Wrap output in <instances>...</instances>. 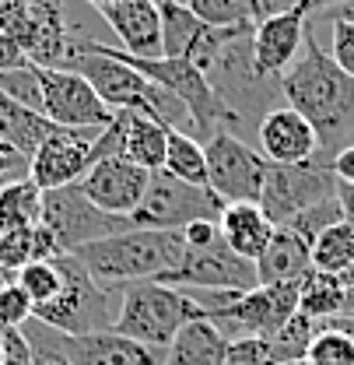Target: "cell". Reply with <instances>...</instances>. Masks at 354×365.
<instances>
[{"instance_id": "cell-2", "label": "cell", "mask_w": 354, "mask_h": 365, "mask_svg": "<svg viewBox=\"0 0 354 365\" xmlns=\"http://www.w3.org/2000/svg\"><path fill=\"white\" fill-rule=\"evenodd\" d=\"M186 257L182 232L162 228H127L74 250V260L91 274L95 284L109 292H123L137 281H162Z\"/></svg>"}, {"instance_id": "cell-21", "label": "cell", "mask_w": 354, "mask_h": 365, "mask_svg": "<svg viewBox=\"0 0 354 365\" xmlns=\"http://www.w3.org/2000/svg\"><path fill=\"white\" fill-rule=\"evenodd\" d=\"M218 228H222V239L228 242V250H235L239 257L246 260H260L264 250L270 246L277 225L266 218V211L256 204V200H239V204H224L222 218H218Z\"/></svg>"}, {"instance_id": "cell-16", "label": "cell", "mask_w": 354, "mask_h": 365, "mask_svg": "<svg viewBox=\"0 0 354 365\" xmlns=\"http://www.w3.org/2000/svg\"><path fill=\"white\" fill-rule=\"evenodd\" d=\"M309 18L291 7L284 14H270L264 21H253V63L266 78H284V71L302 56L306 49Z\"/></svg>"}, {"instance_id": "cell-17", "label": "cell", "mask_w": 354, "mask_h": 365, "mask_svg": "<svg viewBox=\"0 0 354 365\" xmlns=\"http://www.w3.org/2000/svg\"><path fill=\"white\" fill-rule=\"evenodd\" d=\"M256 148L266 162L295 165V162H309L319 155V137L302 113H295L291 106H277L256 127Z\"/></svg>"}, {"instance_id": "cell-23", "label": "cell", "mask_w": 354, "mask_h": 365, "mask_svg": "<svg viewBox=\"0 0 354 365\" xmlns=\"http://www.w3.org/2000/svg\"><path fill=\"white\" fill-rule=\"evenodd\" d=\"M228 337L207 317L186 323L176 334V341L165 348V365H224Z\"/></svg>"}, {"instance_id": "cell-29", "label": "cell", "mask_w": 354, "mask_h": 365, "mask_svg": "<svg viewBox=\"0 0 354 365\" xmlns=\"http://www.w3.org/2000/svg\"><path fill=\"white\" fill-rule=\"evenodd\" d=\"M165 173H172V176L182 182H193V186H207V155H204V140H197L189 130H169Z\"/></svg>"}, {"instance_id": "cell-8", "label": "cell", "mask_w": 354, "mask_h": 365, "mask_svg": "<svg viewBox=\"0 0 354 365\" xmlns=\"http://www.w3.org/2000/svg\"><path fill=\"white\" fill-rule=\"evenodd\" d=\"M224 200L211 186H193L176 180L172 173L158 169L151 173L140 207L130 215L133 228H162V232H182L193 222H218Z\"/></svg>"}, {"instance_id": "cell-11", "label": "cell", "mask_w": 354, "mask_h": 365, "mask_svg": "<svg viewBox=\"0 0 354 365\" xmlns=\"http://www.w3.org/2000/svg\"><path fill=\"white\" fill-rule=\"evenodd\" d=\"M102 127H53V134L39 144V151L28 158V180L39 190H60L85 180L95 158V140Z\"/></svg>"}, {"instance_id": "cell-42", "label": "cell", "mask_w": 354, "mask_h": 365, "mask_svg": "<svg viewBox=\"0 0 354 365\" xmlns=\"http://www.w3.org/2000/svg\"><path fill=\"white\" fill-rule=\"evenodd\" d=\"M18 67H28V56L7 32H0V71H18Z\"/></svg>"}, {"instance_id": "cell-6", "label": "cell", "mask_w": 354, "mask_h": 365, "mask_svg": "<svg viewBox=\"0 0 354 365\" xmlns=\"http://www.w3.org/2000/svg\"><path fill=\"white\" fill-rule=\"evenodd\" d=\"M207 81L224 106L242 120V127H253V130L260 127V120L270 109H277V98H284L281 78H266L253 63V25L242 29L218 53L214 67L207 71Z\"/></svg>"}, {"instance_id": "cell-52", "label": "cell", "mask_w": 354, "mask_h": 365, "mask_svg": "<svg viewBox=\"0 0 354 365\" xmlns=\"http://www.w3.org/2000/svg\"><path fill=\"white\" fill-rule=\"evenodd\" d=\"M340 281H344V288H351V284H354V264L344 274H340Z\"/></svg>"}, {"instance_id": "cell-31", "label": "cell", "mask_w": 354, "mask_h": 365, "mask_svg": "<svg viewBox=\"0 0 354 365\" xmlns=\"http://www.w3.org/2000/svg\"><path fill=\"white\" fill-rule=\"evenodd\" d=\"M312 334H316V319L306 317V313H295V317L266 341V344H270V362H281V365L302 362L306 351H309Z\"/></svg>"}, {"instance_id": "cell-43", "label": "cell", "mask_w": 354, "mask_h": 365, "mask_svg": "<svg viewBox=\"0 0 354 365\" xmlns=\"http://www.w3.org/2000/svg\"><path fill=\"white\" fill-rule=\"evenodd\" d=\"M21 169L28 173V158H25L21 151H14L11 144L0 140V180H7L11 173H21Z\"/></svg>"}, {"instance_id": "cell-55", "label": "cell", "mask_w": 354, "mask_h": 365, "mask_svg": "<svg viewBox=\"0 0 354 365\" xmlns=\"http://www.w3.org/2000/svg\"><path fill=\"white\" fill-rule=\"evenodd\" d=\"M266 365H281V362H266Z\"/></svg>"}, {"instance_id": "cell-46", "label": "cell", "mask_w": 354, "mask_h": 365, "mask_svg": "<svg viewBox=\"0 0 354 365\" xmlns=\"http://www.w3.org/2000/svg\"><path fill=\"white\" fill-rule=\"evenodd\" d=\"M28 0H0V32H11L14 21L25 14Z\"/></svg>"}, {"instance_id": "cell-4", "label": "cell", "mask_w": 354, "mask_h": 365, "mask_svg": "<svg viewBox=\"0 0 354 365\" xmlns=\"http://www.w3.org/2000/svg\"><path fill=\"white\" fill-rule=\"evenodd\" d=\"M116 53H120L123 63H130L137 74H144L151 85L165 88L186 106L197 140H211L218 130H228L235 137H239V130H246L242 120L218 98V91L211 88L207 74L197 71L189 60H169V56H162V60H137V56H127L120 46H116Z\"/></svg>"}, {"instance_id": "cell-22", "label": "cell", "mask_w": 354, "mask_h": 365, "mask_svg": "<svg viewBox=\"0 0 354 365\" xmlns=\"http://www.w3.org/2000/svg\"><path fill=\"white\" fill-rule=\"evenodd\" d=\"M312 271V242L302 239L295 228L277 225L270 246L256 260V277L260 284H277V281H302Z\"/></svg>"}, {"instance_id": "cell-26", "label": "cell", "mask_w": 354, "mask_h": 365, "mask_svg": "<svg viewBox=\"0 0 354 365\" xmlns=\"http://www.w3.org/2000/svg\"><path fill=\"white\" fill-rule=\"evenodd\" d=\"M344 281L340 274H326L312 267L306 277H302V292H298V313L312 317L316 323L330 317H340L344 313Z\"/></svg>"}, {"instance_id": "cell-36", "label": "cell", "mask_w": 354, "mask_h": 365, "mask_svg": "<svg viewBox=\"0 0 354 365\" xmlns=\"http://www.w3.org/2000/svg\"><path fill=\"white\" fill-rule=\"evenodd\" d=\"M36 313V302L28 299V292L18 281H4L0 284V327H25Z\"/></svg>"}, {"instance_id": "cell-1", "label": "cell", "mask_w": 354, "mask_h": 365, "mask_svg": "<svg viewBox=\"0 0 354 365\" xmlns=\"http://www.w3.org/2000/svg\"><path fill=\"white\" fill-rule=\"evenodd\" d=\"M284 106L302 113L319 137V155L333 162V155L351 144L354 134V78L344 74L333 56L319 46L316 32H306L302 56L281 78Z\"/></svg>"}, {"instance_id": "cell-3", "label": "cell", "mask_w": 354, "mask_h": 365, "mask_svg": "<svg viewBox=\"0 0 354 365\" xmlns=\"http://www.w3.org/2000/svg\"><path fill=\"white\" fill-rule=\"evenodd\" d=\"M200 317H204V309L182 288L162 284V281H137L120 292L113 330L165 351L176 341L179 330Z\"/></svg>"}, {"instance_id": "cell-44", "label": "cell", "mask_w": 354, "mask_h": 365, "mask_svg": "<svg viewBox=\"0 0 354 365\" xmlns=\"http://www.w3.org/2000/svg\"><path fill=\"white\" fill-rule=\"evenodd\" d=\"M330 165H333V176H337L340 182H354V140L351 144H344V148L333 155Z\"/></svg>"}, {"instance_id": "cell-48", "label": "cell", "mask_w": 354, "mask_h": 365, "mask_svg": "<svg viewBox=\"0 0 354 365\" xmlns=\"http://www.w3.org/2000/svg\"><path fill=\"white\" fill-rule=\"evenodd\" d=\"M337 204L344 211V218L354 222V182H340L337 180Z\"/></svg>"}, {"instance_id": "cell-12", "label": "cell", "mask_w": 354, "mask_h": 365, "mask_svg": "<svg viewBox=\"0 0 354 365\" xmlns=\"http://www.w3.org/2000/svg\"><path fill=\"white\" fill-rule=\"evenodd\" d=\"M162 284L172 288H204V292H249L260 284L256 264L239 257L235 250H228V242L218 239L211 246H186V257L172 274L162 277Z\"/></svg>"}, {"instance_id": "cell-34", "label": "cell", "mask_w": 354, "mask_h": 365, "mask_svg": "<svg viewBox=\"0 0 354 365\" xmlns=\"http://www.w3.org/2000/svg\"><path fill=\"white\" fill-rule=\"evenodd\" d=\"M21 330L32 344V365H71L67 351H63V334L60 330L46 327L39 319H28Z\"/></svg>"}, {"instance_id": "cell-9", "label": "cell", "mask_w": 354, "mask_h": 365, "mask_svg": "<svg viewBox=\"0 0 354 365\" xmlns=\"http://www.w3.org/2000/svg\"><path fill=\"white\" fill-rule=\"evenodd\" d=\"M43 225L53 232L60 253H74V250L98 242L105 235L127 232V228H133V222L95 207L81 193V186L74 182V186H60V190L43 193Z\"/></svg>"}, {"instance_id": "cell-20", "label": "cell", "mask_w": 354, "mask_h": 365, "mask_svg": "<svg viewBox=\"0 0 354 365\" xmlns=\"http://www.w3.org/2000/svg\"><path fill=\"white\" fill-rule=\"evenodd\" d=\"M116 130H120V158H127L133 165L158 173L165 169V148H169V130L162 120L137 113V109H120L113 116Z\"/></svg>"}, {"instance_id": "cell-27", "label": "cell", "mask_w": 354, "mask_h": 365, "mask_svg": "<svg viewBox=\"0 0 354 365\" xmlns=\"http://www.w3.org/2000/svg\"><path fill=\"white\" fill-rule=\"evenodd\" d=\"M354 264V222L340 218L312 239V267L326 274H344Z\"/></svg>"}, {"instance_id": "cell-47", "label": "cell", "mask_w": 354, "mask_h": 365, "mask_svg": "<svg viewBox=\"0 0 354 365\" xmlns=\"http://www.w3.org/2000/svg\"><path fill=\"white\" fill-rule=\"evenodd\" d=\"M316 18H323V21H351L354 25V0H340V4H333L330 11H323Z\"/></svg>"}, {"instance_id": "cell-10", "label": "cell", "mask_w": 354, "mask_h": 365, "mask_svg": "<svg viewBox=\"0 0 354 365\" xmlns=\"http://www.w3.org/2000/svg\"><path fill=\"white\" fill-rule=\"evenodd\" d=\"M204 155H207V186L224 204L239 200L260 204L266 180V158L260 155V148L246 144L242 137L228 130H218L211 140H204Z\"/></svg>"}, {"instance_id": "cell-37", "label": "cell", "mask_w": 354, "mask_h": 365, "mask_svg": "<svg viewBox=\"0 0 354 365\" xmlns=\"http://www.w3.org/2000/svg\"><path fill=\"white\" fill-rule=\"evenodd\" d=\"M344 218V211H340V204H337V197L333 200H326V204H319V207H312V211H306V215H298L295 222H288V228H295L302 239H316L319 232L326 225H333V222H340Z\"/></svg>"}, {"instance_id": "cell-30", "label": "cell", "mask_w": 354, "mask_h": 365, "mask_svg": "<svg viewBox=\"0 0 354 365\" xmlns=\"http://www.w3.org/2000/svg\"><path fill=\"white\" fill-rule=\"evenodd\" d=\"M309 365H354V334H348L340 323L323 319L316 323V334L306 351Z\"/></svg>"}, {"instance_id": "cell-28", "label": "cell", "mask_w": 354, "mask_h": 365, "mask_svg": "<svg viewBox=\"0 0 354 365\" xmlns=\"http://www.w3.org/2000/svg\"><path fill=\"white\" fill-rule=\"evenodd\" d=\"M200 32H204V21H200L182 0L162 4V56L186 60Z\"/></svg>"}, {"instance_id": "cell-19", "label": "cell", "mask_w": 354, "mask_h": 365, "mask_svg": "<svg viewBox=\"0 0 354 365\" xmlns=\"http://www.w3.org/2000/svg\"><path fill=\"white\" fill-rule=\"evenodd\" d=\"M63 351L71 365H165V351L123 337L116 330H98L85 337L63 334Z\"/></svg>"}, {"instance_id": "cell-15", "label": "cell", "mask_w": 354, "mask_h": 365, "mask_svg": "<svg viewBox=\"0 0 354 365\" xmlns=\"http://www.w3.org/2000/svg\"><path fill=\"white\" fill-rule=\"evenodd\" d=\"M147 180H151L147 169L113 155V158H98L78 186H81V193L95 207H102V211H109L116 218H130L133 211L140 207V200H144Z\"/></svg>"}, {"instance_id": "cell-41", "label": "cell", "mask_w": 354, "mask_h": 365, "mask_svg": "<svg viewBox=\"0 0 354 365\" xmlns=\"http://www.w3.org/2000/svg\"><path fill=\"white\" fill-rule=\"evenodd\" d=\"M182 239H186V246L200 250V246L218 242L222 239V228H218V222H193V225L182 228Z\"/></svg>"}, {"instance_id": "cell-40", "label": "cell", "mask_w": 354, "mask_h": 365, "mask_svg": "<svg viewBox=\"0 0 354 365\" xmlns=\"http://www.w3.org/2000/svg\"><path fill=\"white\" fill-rule=\"evenodd\" d=\"M4 341V365H32V344L21 327H0Z\"/></svg>"}, {"instance_id": "cell-32", "label": "cell", "mask_w": 354, "mask_h": 365, "mask_svg": "<svg viewBox=\"0 0 354 365\" xmlns=\"http://www.w3.org/2000/svg\"><path fill=\"white\" fill-rule=\"evenodd\" d=\"M14 281L28 292V299H32L36 306L49 302V299L63 288V274L56 267V257H53V260H32V264H25Z\"/></svg>"}, {"instance_id": "cell-51", "label": "cell", "mask_w": 354, "mask_h": 365, "mask_svg": "<svg viewBox=\"0 0 354 365\" xmlns=\"http://www.w3.org/2000/svg\"><path fill=\"white\" fill-rule=\"evenodd\" d=\"M88 7H95V11H105V7H116L120 0H85Z\"/></svg>"}, {"instance_id": "cell-14", "label": "cell", "mask_w": 354, "mask_h": 365, "mask_svg": "<svg viewBox=\"0 0 354 365\" xmlns=\"http://www.w3.org/2000/svg\"><path fill=\"white\" fill-rule=\"evenodd\" d=\"M7 36L21 46L32 67H60L74 43L67 4L63 0H28L25 14L14 21Z\"/></svg>"}, {"instance_id": "cell-13", "label": "cell", "mask_w": 354, "mask_h": 365, "mask_svg": "<svg viewBox=\"0 0 354 365\" xmlns=\"http://www.w3.org/2000/svg\"><path fill=\"white\" fill-rule=\"evenodd\" d=\"M43 91V116L56 127H109L113 109L98 98V91L78 71L63 67H36Z\"/></svg>"}, {"instance_id": "cell-38", "label": "cell", "mask_w": 354, "mask_h": 365, "mask_svg": "<svg viewBox=\"0 0 354 365\" xmlns=\"http://www.w3.org/2000/svg\"><path fill=\"white\" fill-rule=\"evenodd\" d=\"M330 25V56L333 63L354 78V25L351 21H326Z\"/></svg>"}, {"instance_id": "cell-18", "label": "cell", "mask_w": 354, "mask_h": 365, "mask_svg": "<svg viewBox=\"0 0 354 365\" xmlns=\"http://www.w3.org/2000/svg\"><path fill=\"white\" fill-rule=\"evenodd\" d=\"M113 29L120 49L137 60H162V7L151 0H120L116 7L98 11Z\"/></svg>"}, {"instance_id": "cell-50", "label": "cell", "mask_w": 354, "mask_h": 365, "mask_svg": "<svg viewBox=\"0 0 354 365\" xmlns=\"http://www.w3.org/2000/svg\"><path fill=\"white\" fill-rule=\"evenodd\" d=\"M340 317H354V284L344 292V313Z\"/></svg>"}, {"instance_id": "cell-25", "label": "cell", "mask_w": 354, "mask_h": 365, "mask_svg": "<svg viewBox=\"0 0 354 365\" xmlns=\"http://www.w3.org/2000/svg\"><path fill=\"white\" fill-rule=\"evenodd\" d=\"M43 222V190L28 176L0 182V232L32 228Z\"/></svg>"}, {"instance_id": "cell-24", "label": "cell", "mask_w": 354, "mask_h": 365, "mask_svg": "<svg viewBox=\"0 0 354 365\" xmlns=\"http://www.w3.org/2000/svg\"><path fill=\"white\" fill-rule=\"evenodd\" d=\"M53 127L56 123H49L43 113H36V109H28L0 91V140L4 144H11L25 158H32L39 151V144L53 134Z\"/></svg>"}, {"instance_id": "cell-35", "label": "cell", "mask_w": 354, "mask_h": 365, "mask_svg": "<svg viewBox=\"0 0 354 365\" xmlns=\"http://www.w3.org/2000/svg\"><path fill=\"white\" fill-rule=\"evenodd\" d=\"M0 91L36 113H43V91H39V74L36 67H18V71H0Z\"/></svg>"}, {"instance_id": "cell-54", "label": "cell", "mask_w": 354, "mask_h": 365, "mask_svg": "<svg viewBox=\"0 0 354 365\" xmlns=\"http://www.w3.org/2000/svg\"><path fill=\"white\" fill-rule=\"evenodd\" d=\"M0 365H4V341H0Z\"/></svg>"}, {"instance_id": "cell-49", "label": "cell", "mask_w": 354, "mask_h": 365, "mask_svg": "<svg viewBox=\"0 0 354 365\" xmlns=\"http://www.w3.org/2000/svg\"><path fill=\"white\" fill-rule=\"evenodd\" d=\"M333 4H340V0H298L295 7L306 14V18H316V14H323V11H330Z\"/></svg>"}, {"instance_id": "cell-33", "label": "cell", "mask_w": 354, "mask_h": 365, "mask_svg": "<svg viewBox=\"0 0 354 365\" xmlns=\"http://www.w3.org/2000/svg\"><path fill=\"white\" fill-rule=\"evenodd\" d=\"M204 25H214V29H228V25H249L253 21V11H249V0H182Z\"/></svg>"}, {"instance_id": "cell-45", "label": "cell", "mask_w": 354, "mask_h": 365, "mask_svg": "<svg viewBox=\"0 0 354 365\" xmlns=\"http://www.w3.org/2000/svg\"><path fill=\"white\" fill-rule=\"evenodd\" d=\"M298 0H249V11H253V21H264L270 14H284L291 11Z\"/></svg>"}, {"instance_id": "cell-53", "label": "cell", "mask_w": 354, "mask_h": 365, "mask_svg": "<svg viewBox=\"0 0 354 365\" xmlns=\"http://www.w3.org/2000/svg\"><path fill=\"white\" fill-rule=\"evenodd\" d=\"M151 4H158V7H162V4H172V0H151Z\"/></svg>"}, {"instance_id": "cell-39", "label": "cell", "mask_w": 354, "mask_h": 365, "mask_svg": "<svg viewBox=\"0 0 354 365\" xmlns=\"http://www.w3.org/2000/svg\"><path fill=\"white\" fill-rule=\"evenodd\" d=\"M270 362V344L260 337H239L228 344L224 365H266Z\"/></svg>"}, {"instance_id": "cell-7", "label": "cell", "mask_w": 354, "mask_h": 365, "mask_svg": "<svg viewBox=\"0 0 354 365\" xmlns=\"http://www.w3.org/2000/svg\"><path fill=\"white\" fill-rule=\"evenodd\" d=\"M333 197H337V176H333L330 158L316 155L309 162H295V165L266 162L260 207L274 225H288L298 215H306Z\"/></svg>"}, {"instance_id": "cell-5", "label": "cell", "mask_w": 354, "mask_h": 365, "mask_svg": "<svg viewBox=\"0 0 354 365\" xmlns=\"http://www.w3.org/2000/svg\"><path fill=\"white\" fill-rule=\"evenodd\" d=\"M56 267L63 274V288L36 306L32 319H39L46 327L71 334V337H85V334H98V330H113L116 319V306H120V292H109L102 284L91 281V274L74 260V253H60Z\"/></svg>"}]
</instances>
